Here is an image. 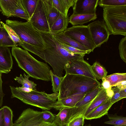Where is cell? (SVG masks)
<instances>
[{"mask_svg": "<svg viewBox=\"0 0 126 126\" xmlns=\"http://www.w3.org/2000/svg\"><path fill=\"white\" fill-rule=\"evenodd\" d=\"M44 42V48L26 44L25 49L39 56L52 68L53 73L63 77L65 64L69 62L83 58L85 54L72 53L64 48L50 32H40Z\"/></svg>", "mask_w": 126, "mask_h": 126, "instance_id": "1", "label": "cell"}, {"mask_svg": "<svg viewBox=\"0 0 126 126\" xmlns=\"http://www.w3.org/2000/svg\"><path fill=\"white\" fill-rule=\"evenodd\" d=\"M12 54L18 66L30 77L36 79L50 80V68L47 64L39 61L28 51L18 47H13Z\"/></svg>", "mask_w": 126, "mask_h": 126, "instance_id": "2", "label": "cell"}, {"mask_svg": "<svg viewBox=\"0 0 126 126\" xmlns=\"http://www.w3.org/2000/svg\"><path fill=\"white\" fill-rule=\"evenodd\" d=\"M63 77L58 100L78 94H86L101 86L97 80L82 75L68 74Z\"/></svg>", "mask_w": 126, "mask_h": 126, "instance_id": "3", "label": "cell"}, {"mask_svg": "<svg viewBox=\"0 0 126 126\" xmlns=\"http://www.w3.org/2000/svg\"><path fill=\"white\" fill-rule=\"evenodd\" d=\"M12 95L11 98L16 97L25 104L49 110L52 109V106L58 99L59 93L48 94L45 92L32 90L26 92L16 89V87L10 86Z\"/></svg>", "mask_w": 126, "mask_h": 126, "instance_id": "4", "label": "cell"}, {"mask_svg": "<svg viewBox=\"0 0 126 126\" xmlns=\"http://www.w3.org/2000/svg\"><path fill=\"white\" fill-rule=\"evenodd\" d=\"M103 8L104 21L110 34L126 37V6Z\"/></svg>", "mask_w": 126, "mask_h": 126, "instance_id": "5", "label": "cell"}, {"mask_svg": "<svg viewBox=\"0 0 126 126\" xmlns=\"http://www.w3.org/2000/svg\"><path fill=\"white\" fill-rule=\"evenodd\" d=\"M6 24L11 28L24 42L35 47L44 48L45 45L40 32L33 27L29 21L23 22L7 19Z\"/></svg>", "mask_w": 126, "mask_h": 126, "instance_id": "6", "label": "cell"}, {"mask_svg": "<svg viewBox=\"0 0 126 126\" xmlns=\"http://www.w3.org/2000/svg\"><path fill=\"white\" fill-rule=\"evenodd\" d=\"M63 33L92 52L96 48L88 25L73 26L67 28Z\"/></svg>", "mask_w": 126, "mask_h": 126, "instance_id": "7", "label": "cell"}, {"mask_svg": "<svg viewBox=\"0 0 126 126\" xmlns=\"http://www.w3.org/2000/svg\"><path fill=\"white\" fill-rule=\"evenodd\" d=\"M40 113L30 108L25 109L15 121L13 126H58L54 122L50 124L44 121Z\"/></svg>", "mask_w": 126, "mask_h": 126, "instance_id": "8", "label": "cell"}, {"mask_svg": "<svg viewBox=\"0 0 126 126\" xmlns=\"http://www.w3.org/2000/svg\"><path fill=\"white\" fill-rule=\"evenodd\" d=\"M91 103L82 106L62 109L56 115L54 122L58 126H65L73 119L80 116H83Z\"/></svg>", "mask_w": 126, "mask_h": 126, "instance_id": "9", "label": "cell"}, {"mask_svg": "<svg viewBox=\"0 0 126 126\" xmlns=\"http://www.w3.org/2000/svg\"><path fill=\"white\" fill-rule=\"evenodd\" d=\"M64 70L65 75H81L97 80L92 71L91 65L83 58L69 62L65 65Z\"/></svg>", "mask_w": 126, "mask_h": 126, "instance_id": "10", "label": "cell"}, {"mask_svg": "<svg viewBox=\"0 0 126 126\" xmlns=\"http://www.w3.org/2000/svg\"><path fill=\"white\" fill-rule=\"evenodd\" d=\"M87 25L96 47L107 41L110 34L104 20H96Z\"/></svg>", "mask_w": 126, "mask_h": 126, "instance_id": "11", "label": "cell"}, {"mask_svg": "<svg viewBox=\"0 0 126 126\" xmlns=\"http://www.w3.org/2000/svg\"><path fill=\"white\" fill-rule=\"evenodd\" d=\"M29 21L39 31L50 32L49 23L42 0H38L34 11Z\"/></svg>", "mask_w": 126, "mask_h": 126, "instance_id": "12", "label": "cell"}, {"mask_svg": "<svg viewBox=\"0 0 126 126\" xmlns=\"http://www.w3.org/2000/svg\"><path fill=\"white\" fill-rule=\"evenodd\" d=\"M99 0H75L72 6L73 14L77 15L96 14Z\"/></svg>", "mask_w": 126, "mask_h": 126, "instance_id": "13", "label": "cell"}, {"mask_svg": "<svg viewBox=\"0 0 126 126\" xmlns=\"http://www.w3.org/2000/svg\"><path fill=\"white\" fill-rule=\"evenodd\" d=\"M13 62L10 49L0 46V73H8L12 68Z\"/></svg>", "mask_w": 126, "mask_h": 126, "instance_id": "14", "label": "cell"}, {"mask_svg": "<svg viewBox=\"0 0 126 126\" xmlns=\"http://www.w3.org/2000/svg\"><path fill=\"white\" fill-rule=\"evenodd\" d=\"M85 94H80L71 95L58 100L52 106V108L59 111L65 107H72L76 104L84 96Z\"/></svg>", "mask_w": 126, "mask_h": 126, "instance_id": "15", "label": "cell"}, {"mask_svg": "<svg viewBox=\"0 0 126 126\" xmlns=\"http://www.w3.org/2000/svg\"><path fill=\"white\" fill-rule=\"evenodd\" d=\"M112 105L110 98H109L89 113L84 117L85 119L91 120L97 119L107 115Z\"/></svg>", "mask_w": 126, "mask_h": 126, "instance_id": "16", "label": "cell"}, {"mask_svg": "<svg viewBox=\"0 0 126 126\" xmlns=\"http://www.w3.org/2000/svg\"><path fill=\"white\" fill-rule=\"evenodd\" d=\"M69 19L68 16H66L61 14L50 28V32L53 35L63 32L67 28Z\"/></svg>", "mask_w": 126, "mask_h": 126, "instance_id": "17", "label": "cell"}, {"mask_svg": "<svg viewBox=\"0 0 126 126\" xmlns=\"http://www.w3.org/2000/svg\"><path fill=\"white\" fill-rule=\"evenodd\" d=\"M50 28L61 13L52 5L50 0H42Z\"/></svg>", "mask_w": 126, "mask_h": 126, "instance_id": "18", "label": "cell"}, {"mask_svg": "<svg viewBox=\"0 0 126 126\" xmlns=\"http://www.w3.org/2000/svg\"><path fill=\"white\" fill-rule=\"evenodd\" d=\"M110 98L108 96L106 90L101 86V89L99 92L91 102L86 111L83 115L84 117L96 108Z\"/></svg>", "mask_w": 126, "mask_h": 126, "instance_id": "19", "label": "cell"}, {"mask_svg": "<svg viewBox=\"0 0 126 126\" xmlns=\"http://www.w3.org/2000/svg\"><path fill=\"white\" fill-rule=\"evenodd\" d=\"M54 37L61 43L74 47L80 50L86 51L90 53L91 51L75 41L65 34L63 32L53 35Z\"/></svg>", "mask_w": 126, "mask_h": 126, "instance_id": "20", "label": "cell"}, {"mask_svg": "<svg viewBox=\"0 0 126 126\" xmlns=\"http://www.w3.org/2000/svg\"><path fill=\"white\" fill-rule=\"evenodd\" d=\"M96 14L77 15L73 14L69 17V23L73 26L82 25L97 18Z\"/></svg>", "mask_w": 126, "mask_h": 126, "instance_id": "21", "label": "cell"}, {"mask_svg": "<svg viewBox=\"0 0 126 126\" xmlns=\"http://www.w3.org/2000/svg\"><path fill=\"white\" fill-rule=\"evenodd\" d=\"M19 0H0V8L2 14L8 17L12 16Z\"/></svg>", "mask_w": 126, "mask_h": 126, "instance_id": "22", "label": "cell"}, {"mask_svg": "<svg viewBox=\"0 0 126 126\" xmlns=\"http://www.w3.org/2000/svg\"><path fill=\"white\" fill-rule=\"evenodd\" d=\"M75 0H50L52 5L62 15L67 16L69 8L74 5Z\"/></svg>", "mask_w": 126, "mask_h": 126, "instance_id": "23", "label": "cell"}, {"mask_svg": "<svg viewBox=\"0 0 126 126\" xmlns=\"http://www.w3.org/2000/svg\"><path fill=\"white\" fill-rule=\"evenodd\" d=\"M0 46L8 47H16L6 29L2 26L0 27Z\"/></svg>", "mask_w": 126, "mask_h": 126, "instance_id": "24", "label": "cell"}, {"mask_svg": "<svg viewBox=\"0 0 126 126\" xmlns=\"http://www.w3.org/2000/svg\"><path fill=\"white\" fill-rule=\"evenodd\" d=\"M101 89V86H98L86 93L83 97L76 104V106H82L91 103L98 94Z\"/></svg>", "mask_w": 126, "mask_h": 126, "instance_id": "25", "label": "cell"}, {"mask_svg": "<svg viewBox=\"0 0 126 126\" xmlns=\"http://www.w3.org/2000/svg\"><path fill=\"white\" fill-rule=\"evenodd\" d=\"M23 76L21 74H20L19 77H16L14 79L21 84L22 87L34 90H37V84L29 79V78L30 77L28 75H26L24 73Z\"/></svg>", "mask_w": 126, "mask_h": 126, "instance_id": "26", "label": "cell"}, {"mask_svg": "<svg viewBox=\"0 0 126 126\" xmlns=\"http://www.w3.org/2000/svg\"><path fill=\"white\" fill-rule=\"evenodd\" d=\"M107 115L109 120L105 122V124L112 125L114 126L126 125V117L118 116L116 114H110L108 113Z\"/></svg>", "mask_w": 126, "mask_h": 126, "instance_id": "27", "label": "cell"}, {"mask_svg": "<svg viewBox=\"0 0 126 126\" xmlns=\"http://www.w3.org/2000/svg\"><path fill=\"white\" fill-rule=\"evenodd\" d=\"M91 68L94 75L98 79L102 80L107 76V72L106 69L97 62L91 66Z\"/></svg>", "mask_w": 126, "mask_h": 126, "instance_id": "28", "label": "cell"}, {"mask_svg": "<svg viewBox=\"0 0 126 126\" xmlns=\"http://www.w3.org/2000/svg\"><path fill=\"white\" fill-rule=\"evenodd\" d=\"M103 79L109 81L112 87L118 83L126 80V73H115L107 76Z\"/></svg>", "mask_w": 126, "mask_h": 126, "instance_id": "29", "label": "cell"}, {"mask_svg": "<svg viewBox=\"0 0 126 126\" xmlns=\"http://www.w3.org/2000/svg\"><path fill=\"white\" fill-rule=\"evenodd\" d=\"M98 5L102 8L126 6V0H100Z\"/></svg>", "mask_w": 126, "mask_h": 126, "instance_id": "30", "label": "cell"}, {"mask_svg": "<svg viewBox=\"0 0 126 126\" xmlns=\"http://www.w3.org/2000/svg\"><path fill=\"white\" fill-rule=\"evenodd\" d=\"M38 0H21L22 4L28 13L30 19L36 7Z\"/></svg>", "mask_w": 126, "mask_h": 126, "instance_id": "31", "label": "cell"}, {"mask_svg": "<svg viewBox=\"0 0 126 126\" xmlns=\"http://www.w3.org/2000/svg\"><path fill=\"white\" fill-rule=\"evenodd\" d=\"M13 16L23 19L26 20L27 21L29 20V15L23 6L21 0H19L17 7L13 13Z\"/></svg>", "mask_w": 126, "mask_h": 126, "instance_id": "32", "label": "cell"}, {"mask_svg": "<svg viewBox=\"0 0 126 126\" xmlns=\"http://www.w3.org/2000/svg\"><path fill=\"white\" fill-rule=\"evenodd\" d=\"M50 80L52 83V90L54 93H59L60 84L63 77H60L54 74L52 70H50Z\"/></svg>", "mask_w": 126, "mask_h": 126, "instance_id": "33", "label": "cell"}, {"mask_svg": "<svg viewBox=\"0 0 126 126\" xmlns=\"http://www.w3.org/2000/svg\"><path fill=\"white\" fill-rule=\"evenodd\" d=\"M4 116V125L3 126H13V112L11 109L7 106L3 107Z\"/></svg>", "mask_w": 126, "mask_h": 126, "instance_id": "34", "label": "cell"}, {"mask_svg": "<svg viewBox=\"0 0 126 126\" xmlns=\"http://www.w3.org/2000/svg\"><path fill=\"white\" fill-rule=\"evenodd\" d=\"M0 23L3 27L6 30L10 37L15 43L17 45L21 43L19 37L14 31L10 27L4 23L2 21H0Z\"/></svg>", "mask_w": 126, "mask_h": 126, "instance_id": "35", "label": "cell"}, {"mask_svg": "<svg viewBox=\"0 0 126 126\" xmlns=\"http://www.w3.org/2000/svg\"><path fill=\"white\" fill-rule=\"evenodd\" d=\"M41 117L44 121L47 123L52 124L54 122L56 115L48 110L41 111Z\"/></svg>", "mask_w": 126, "mask_h": 126, "instance_id": "36", "label": "cell"}, {"mask_svg": "<svg viewBox=\"0 0 126 126\" xmlns=\"http://www.w3.org/2000/svg\"><path fill=\"white\" fill-rule=\"evenodd\" d=\"M119 49L121 58L126 63V37L121 39L119 44Z\"/></svg>", "mask_w": 126, "mask_h": 126, "instance_id": "37", "label": "cell"}, {"mask_svg": "<svg viewBox=\"0 0 126 126\" xmlns=\"http://www.w3.org/2000/svg\"><path fill=\"white\" fill-rule=\"evenodd\" d=\"M85 119L83 115L79 116L70 121L65 126H83Z\"/></svg>", "mask_w": 126, "mask_h": 126, "instance_id": "38", "label": "cell"}, {"mask_svg": "<svg viewBox=\"0 0 126 126\" xmlns=\"http://www.w3.org/2000/svg\"><path fill=\"white\" fill-rule=\"evenodd\" d=\"M102 80V82L101 86L106 90L108 96L110 98L113 94V92L111 89L112 87L109 81L104 79Z\"/></svg>", "mask_w": 126, "mask_h": 126, "instance_id": "39", "label": "cell"}, {"mask_svg": "<svg viewBox=\"0 0 126 126\" xmlns=\"http://www.w3.org/2000/svg\"><path fill=\"white\" fill-rule=\"evenodd\" d=\"M111 88L113 94L110 98L111 103L113 104L115 103L122 99L120 94V90L116 87Z\"/></svg>", "mask_w": 126, "mask_h": 126, "instance_id": "40", "label": "cell"}, {"mask_svg": "<svg viewBox=\"0 0 126 126\" xmlns=\"http://www.w3.org/2000/svg\"><path fill=\"white\" fill-rule=\"evenodd\" d=\"M62 46L65 49L69 51L74 53L89 54V53L86 51H83L64 44L61 43Z\"/></svg>", "mask_w": 126, "mask_h": 126, "instance_id": "41", "label": "cell"}, {"mask_svg": "<svg viewBox=\"0 0 126 126\" xmlns=\"http://www.w3.org/2000/svg\"><path fill=\"white\" fill-rule=\"evenodd\" d=\"M1 74L0 73V107H1L2 105L3 98L4 95L2 89V81L1 79Z\"/></svg>", "mask_w": 126, "mask_h": 126, "instance_id": "42", "label": "cell"}, {"mask_svg": "<svg viewBox=\"0 0 126 126\" xmlns=\"http://www.w3.org/2000/svg\"><path fill=\"white\" fill-rule=\"evenodd\" d=\"M113 87H116L120 90L126 88V80L119 82Z\"/></svg>", "mask_w": 126, "mask_h": 126, "instance_id": "43", "label": "cell"}, {"mask_svg": "<svg viewBox=\"0 0 126 126\" xmlns=\"http://www.w3.org/2000/svg\"><path fill=\"white\" fill-rule=\"evenodd\" d=\"M4 125V116L3 107L0 109V126Z\"/></svg>", "mask_w": 126, "mask_h": 126, "instance_id": "44", "label": "cell"}, {"mask_svg": "<svg viewBox=\"0 0 126 126\" xmlns=\"http://www.w3.org/2000/svg\"><path fill=\"white\" fill-rule=\"evenodd\" d=\"M16 88L17 90L26 92H30L32 90L29 88H24L22 87H16Z\"/></svg>", "mask_w": 126, "mask_h": 126, "instance_id": "45", "label": "cell"}, {"mask_svg": "<svg viewBox=\"0 0 126 126\" xmlns=\"http://www.w3.org/2000/svg\"><path fill=\"white\" fill-rule=\"evenodd\" d=\"M120 93L122 99L126 97V88L120 90Z\"/></svg>", "mask_w": 126, "mask_h": 126, "instance_id": "46", "label": "cell"}, {"mask_svg": "<svg viewBox=\"0 0 126 126\" xmlns=\"http://www.w3.org/2000/svg\"><path fill=\"white\" fill-rule=\"evenodd\" d=\"M84 126H91V125L89 124L88 125H86Z\"/></svg>", "mask_w": 126, "mask_h": 126, "instance_id": "47", "label": "cell"}, {"mask_svg": "<svg viewBox=\"0 0 126 126\" xmlns=\"http://www.w3.org/2000/svg\"><path fill=\"white\" fill-rule=\"evenodd\" d=\"M126 126V125H119V126Z\"/></svg>", "mask_w": 126, "mask_h": 126, "instance_id": "48", "label": "cell"}, {"mask_svg": "<svg viewBox=\"0 0 126 126\" xmlns=\"http://www.w3.org/2000/svg\"><path fill=\"white\" fill-rule=\"evenodd\" d=\"M1 27V23H0V27Z\"/></svg>", "mask_w": 126, "mask_h": 126, "instance_id": "49", "label": "cell"}, {"mask_svg": "<svg viewBox=\"0 0 126 126\" xmlns=\"http://www.w3.org/2000/svg\"><path fill=\"white\" fill-rule=\"evenodd\" d=\"M84 126L83 125V126Z\"/></svg>", "mask_w": 126, "mask_h": 126, "instance_id": "50", "label": "cell"}, {"mask_svg": "<svg viewBox=\"0 0 126 126\" xmlns=\"http://www.w3.org/2000/svg\"></svg>", "mask_w": 126, "mask_h": 126, "instance_id": "51", "label": "cell"}]
</instances>
